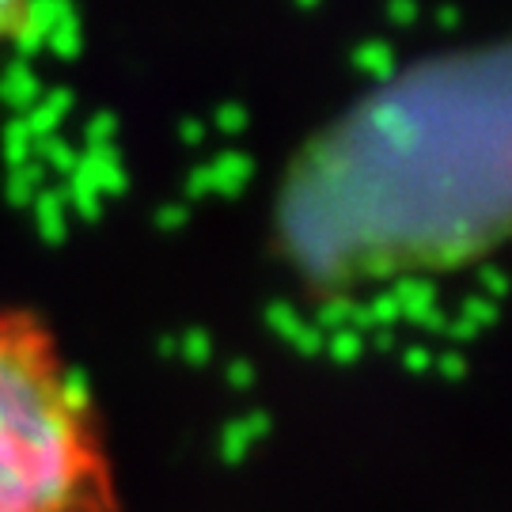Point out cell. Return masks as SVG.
Returning <instances> with one entry per match:
<instances>
[{
    "instance_id": "7a4b0ae2",
    "label": "cell",
    "mask_w": 512,
    "mask_h": 512,
    "mask_svg": "<svg viewBox=\"0 0 512 512\" xmlns=\"http://www.w3.org/2000/svg\"><path fill=\"white\" fill-rule=\"evenodd\" d=\"M35 19V0H0V46L27 35Z\"/></svg>"
},
{
    "instance_id": "6da1fadb",
    "label": "cell",
    "mask_w": 512,
    "mask_h": 512,
    "mask_svg": "<svg viewBox=\"0 0 512 512\" xmlns=\"http://www.w3.org/2000/svg\"><path fill=\"white\" fill-rule=\"evenodd\" d=\"M0 512H122L103 418L31 308H0Z\"/></svg>"
}]
</instances>
